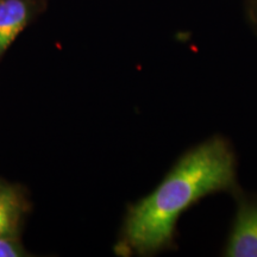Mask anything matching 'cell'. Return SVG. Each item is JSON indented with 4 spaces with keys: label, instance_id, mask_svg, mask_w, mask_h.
<instances>
[{
    "label": "cell",
    "instance_id": "cell-1",
    "mask_svg": "<svg viewBox=\"0 0 257 257\" xmlns=\"http://www.w3.org/2000/svg\"><path fill=\"white\" fill-rule=\"evenodd\" d=\"M233 156L221 138H212L179 161L157 188L130 208L125 236L140 253L155 252L172 239L180 214L199 199L233 185Z\"/></svg>",
    "mask_w": 257,
    "mask_h": 257
},
{
    "label": "cell",
    "instance_id": "cell-2",
    "mask_svg": "<svg viewBox=\"0 0 257 257\" xmlns=\"http://www.w3.org/2000/svg\"><path fill=\"white\" fill-rule=\"evenodd\" d=\"M225 252L231 257H257V204L245 202L239 207Z\"/></svg>",
    "mask_w": 257,
    "mask_h": 257
},
{
    "label": "cell",
    "instance_id": "cell-3",
    "mask_svg": "<svg viewBox=\"0 0 257 257\" xmlns=\"http://www.w3.org/2000/svg\"><path fill=\"white\" fill-rule=\"evenodd\" d=\"M29 21L24 0H0V55L14 43Z\"/></svg>",
    "mask_w": 257,
    "mask_h": 257
},
{
    "label": "cell",
    "instance_id": "cell-4",
    "mask_svg": "<svg viewBox=\"0 0 257 257\" xmlns=\"http://www.w3.org/2000/svg\"><path fill=\"white\" fill-rule=\"evenodd\" d=\"M18 195L14 189L0 186V237L15 233L19 218Z\"/></svg>",
    "mask_w": 257,
    "mask_h": 257
},
{
    "label": "cell",
    "instance_id": "cell-5",
    "mask_svg": "<svg viewBox=\"0 0 257 257\" xmlns=\"http://www.w3.org/2000/svg\"><path fill=\"white\" fill-rule=\"evenodd\" d=\"M25 253L12 236L0 237V257H21Z\"/></svg>",
    "mask_w": 257,
    "mask_h": 257
}]
</instances>
